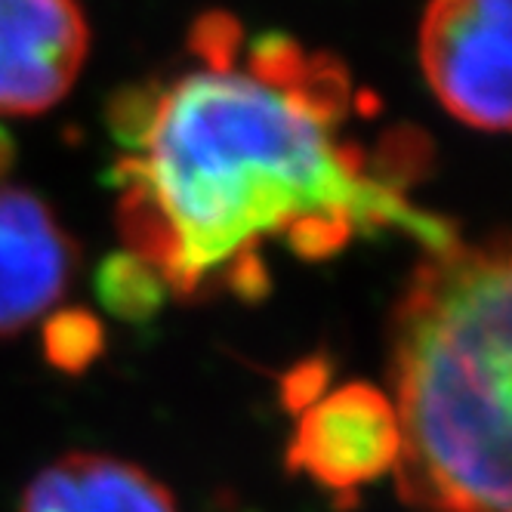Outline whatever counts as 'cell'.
I'll return each mask as SVG.
<instances>
[{"instance_id":"obj_3","label":"cell","mask_w":512,"mask_h":512,"mask_svg":"<svg viewBox=\"0 0 512 512\" xmlns=\"http://www.w3.org/2000/svg\"><path fill=\"white\" fill-rule=\"evenodd\" d=\"M509 10L512 0H432L420 28L432 93L475 130H509Z\"/></svg>"},{"instance_id":"obj_9","label":"cell","mask_w":512,"mask_h":512,"mask_svg":"<svg viewBox=\"0 0 512 512\" xmlns=\"http://www.w3.org/2000/svg\"><path fill=\"white\" fill-rule=\"evenodd\" d=\"M102 327L84 309L56 312L44 327V352L59 371L78 374L102 352Z\"/></svg>"},{"instance_id":"obj_8","label":"cell","mask_w":512,"mask_h":512,"mask_svg":"<svg viewBox=\"0 0 512 512\" xmlns=\"http://www.w3.org/2000/svg\"><path fill=\"white\" fill-rule=\"evenodd\" d=\"M99 294L108 309L124 318H149L161 306L167 284L158 275V269L152 263H145L142 256L121 253L102 266Z\"/></svg>"},{"instance_id":"obj_10","label":"cell","mask_w":512,"mask_h":512,"mask_svg":"<svg viewBox=\"0 0 512 512\" xmlns=\"http://www.w3.org/2000/svg\"><path fill=\"white\" fill-rule=\"evenodd\" d=\"M324 364L321 361H306L284 380V401L287 408H309L315 398H321L324 386Z\"/></svg>"},{"instance_id":"obj_7","label":"cell","mask_w":512,"mask_h":512,"mask_svg":"<svg viewBox=\"0 0 512 512\" xmlns=\"http://www.w3.org/2000/svg\"><path fill=\"white\" fill-rule=\"evenodd\" d=\"M19 512H176L149 472L102 454H68L38 472Z\"/></svg>"},{"instance_id":"obj_11","label":"cell","mask_w":512,"mask_h":512,"mask_svg":"<svg viewBox=\"0 0 512 512\" xmlns=\"http://www.w3.org/2000/svg\"><path fill=\"white\" fill-rule=\"evenodd\" d=\"M13 142H10V136L0 130V176H4L7 170H10V164H13Z\"/></svg>"},{"instance_id":"obj_1","label":"cell","mask_w":512,"mask_h":512,"mask_svg":"<svg viewBox=\"0 0 512 512\" xmlns=\"http://www.w3.org/2000/svg\"><path fill=\"white\" fill-rule=\"evenodd\" d=\"M343 108V71L281 34L253 47L247 71L226 59L121 108L136 118L121 136L139 152L118 167L133 253L179 294L219 278L247 294L266 287L253 250L272 235L300 256H331L358 229L398 226L426 250L451 241L442 219L364 176L361 155L334 136Z\"/></svg>"},{"instance_id":"obj_2","label":"cell","mask_w":512,"mask_h":512,"mask_svg":"<svg viewBox=\"0 0 512 512\" xmlns=\"http://www.w3.org/2000/svg\"><path fill=\"white\" fill-rule=\"evenodd\" d=\"M509 247H429L392 318L395 482L420 512H512Z\"/></svg>"},{"instance_id":"obj_4","label":"cell","mask_w":512,"mask_h":512,"mask_svg":"<svg viewBox=\"0 0 512 512\" xmlns=\"http://www.w3.org/2000/svg\"><path fill=\"white\" fill-rule=\"evenodd\" d=\"M87 47L78 0H0V118L50 112L75 87Z\"/></svg>"},{"instance_id":"obj_6","label":"cell","mask_w":512,"mask_h":512,"mask_svg":"<svg viewBox=\"0 0 512 512\" xmlns=\"http://www.w3.org/2000/svg\"><path fill=\"white\" fill-rule=\"evenodd\" d=\"M78 266V247L50 207L25 189L0 186V337L50 312Z\"/></svg>"},{"instance_id":"obj_5","label":"cell","mask_w":512,"mask_h":512,"mask_svg":"<svg viewBox=\"0 0 512 512\" xmlns=\"http://www.w3.org/2000/svg\"><path fill=\"white\" fill-rule=\"evenodd\" d=\"M398 457V423L386 392L349 383L315 398L303 411L287 466L324 488L352 494L392 472Z\"/></svg>"}]
</instances>
